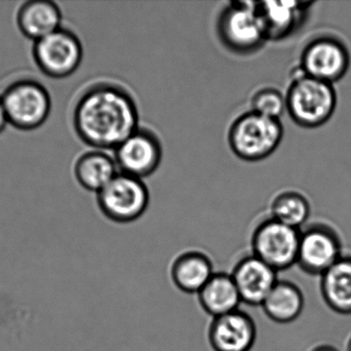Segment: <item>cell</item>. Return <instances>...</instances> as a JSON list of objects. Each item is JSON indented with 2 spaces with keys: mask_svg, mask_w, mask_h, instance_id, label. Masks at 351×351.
Returning a JSON list of instances; mask_svg holds the SVG:
<instances>
[{
  "mask_svg": "<svg viewBox=\"0 0 351 351\" xmlns=\"http://www.w3.org/2000/svg\"><path fill=\"white\" fill-rule=\"evenodd\" d=\"M221 44L238 55H250L268 42L254 8V1H232L217 20Z\"/></svg>",
  "mask_w": 351,
  "mask_h": 351,
  "instance_id": "cell-5",
  "label": "cell"
},
{
  "mask_svg": "<svg viewBox=\"0 0 351 351\" xmlns=\"http://www.w3.org/2000/svg\"><path fill=\"white\" fill-rule=\"evenodd\" d=\"M213 260L206 252L188 250L180 252L170 264L169 275L176 289L184 293H198L215 274Z\"/></svg>",
  "mask_w": 351,
  "mask_h": 351,
  "instance_id": "cell-15",
  "label": "cell"
},
{
  "mask_svg": "<svg viewBox=\"0 0 351 351\" xmlns=\"http://www.w3.org/2000/svg\"><path fill=\"white\" fill-rule=\"evenodd\" d=\"M350 65L346 46L334 36H318L302 51L298 69L312 79L332 84L340 81Z\"/></svg>",
  "mask_w": 351,
  "mask_h": 351,
  "instance_id": "cell-10",
  "label": "cell"
},
{
  "mask_svg": "<svg viewBox=\"0 0 351 351\" xmlns=\"http://www.w3.org/2000/svg\"><path fill=\"white\" fill-rule=\"evenodd\" d=\"M8 125H9V121H8L7 114H5V108H3V101L0 97V134L5 131Z\"/></svg>",
  "mask_w": 351,
  "mask_h": 351,
  "instance_id": "cell-23",
  "label": "cell"
},
{
  "mask_svg": "<svg viewBox=\"0 0 351 351\" xmlns=\"http://www.w3.org/2000/svg\"><path fill=\"white\" fill-rule=\"evenodd\" d=\"M250 110L261 116L280 121L287 112L285 95L275 88H262L252 95Z\"/></svg>",
  "mask_w": 351,
  "mask_h": 351,
  "instance_id": "cell-22",
  "label": "cell"
},
{
  "mask_svg": "<svg viewBox=\"0 0 351 351\" xmlns=\"http://www.w3.org/2000/svg\"><path fill=\"white\" fill-rule=\"evenodd\" d=\"M97 203L104 217L119 223L138 219L149 204V192L141 178L119 172L97 194Z\"/></svg>",
  "mask_w": 351,
  "mask_h": 351,
  "instance_id": "cell-6",
  "label": "cell"
},
{
  "mask_svg": "<svg viewBox=\"0 0 351 351\" xmlns=\"http://www.w3.org/2000/svg\"><path fill=\"white\" fill-rule=\"evenodd\" d=\"M199 305L213 318L240 309L241 298L230 273L215 272L197 293Z\"/></svg>",
  "mask_w": 351,
  "mask_h": 351,
  "instance_id": "cell-18",
  "label": "cell"
},
{
  "mask_svg": "<svg viewBox=\"0 0 351 351\" xmlns=\"http://www.w3.org/2000/svg\"><path fill=\"white\" fill-rule=\"evenodd\" d=\"M256 335L254 318L241 309L213 318L207 332L213 351H250Z\"/></svg>",
  "mask_w": 351,
  "mask_h": 351,
  "instance_id": "cell-12",
  "label": "cell"
},
{
  "mask_svg": "<svg viewBox=\"0 0 351 351\" xmlns=\"http://www.w3.org/2000/svg\"><path fill=\"white\" fill-rule=\"evenodd\" d=\"M301 230L269 217L254 228L250 239L252 254L277 272L297 265Z\"/></svg>",
  "mask_w": 351,
  "mask_h": 351,
  "instance_id": "cell-7",
  "label": "cell"
},
{
  "mask_svg": "<svg viewBox=\"0 0 351 351\" xmlns=\"http://www.w3.org/2000/svg\"><path fill=\"white\" fill-rule=\"evenodd\" d=\"M309 351H340L334 345L330 344H318L312 347Z\"/></svg>",
  "mask_w": 351,
  "mask_h": 351,
  "instance_id": "cell-24",
  "label": "cell"
},
{
  "mask_svg": "<svg viewBox=\"0 0 351 351\" xmlns=\"http://www.w3.org/2000/svg\"><path fill=\"white\" fill-rule=\"evenodd\" d=\"M313 5L311 1H254L267 40L274 42L297 32Z\"/></svg>",
  "mask_w": 351,
  "mask_h": 351,
  "instance_id": "cell-14",
  "label": "cell"
},
{
  "mask_svg": "<svg viewBox=\"0 0 351 351\" xmlns=\"http://www.w3.org/2000/svg\"><path fill=\"white\" fill-rule=\"evenodd\" d=\"M320 293L335 313L351 315V256H343L320 276Z\"/></svg>",
  "mask_w": 351,
  "mask_h": 351,
  "instance_id": "cell-17",
  "label": "cell"
},
{
  "mask_svg": "<svg viewBox=\"0 0 351 351\" xmlns=\"http://www.w3.org/2000/svg\"><path fill=\"white\" fill-rule=\"evenodd\" d=\"M270 209V217L299 230L307 223L311 213L308 199L295 191H287L277 195L271 203Z\"/></svg>",
  "mask_w": 351,
  "mask_h": 351,
  "instance_id": "cell-21",
  "label": "cell"
},
{
  "mask_svg": "<svg viewBox=\"0 0 351 351\" xmlns=\"http://www.w3.org/2000/svg\"><path fill=\"white\" fill-rule=\"evenodd\" d=\"M277 271L254 254L242 256L230 273L242 303L252 307L262 305L275 283L278 280Z\"/></svg>",
  "mask_w": 351,
  "mask_h": 351,
  "instance_id": "cell-13",
  "label": "cell"
},
{
  "mask_svg": "<svg viewBox=\"0 0 351 351\" xmlns=\"http://www.w3.org/2000/svg\"><path fill=\"white\" fill-rule=\"evenodd\" d=\"M285 100L287 112L293 122L306 129L326 124L337 106L334 85L307 77L299 69L293 75Z\"/></svg>",
  "mask_w": 351,
  "mask_h": 351,
  "instance_id": "cell-2",
  "label": "cell"
},
{
  "mask_svg": "<svg viewBox=\"0 0 351 351\" xmlns=\"http://www.w3.org/2000/svg\"><path fill=\"white\" fill-rule=\"evenodd\" d=\"M261 307L272 322L291 324L303 312L305 297L302 289L293 281L278 279Z\"/></svg>",
  "mask_w": 351,
  "mask_h": 351,
  "instance_id": "cell-19",
  "label": "cell"
},
{
  "mask_svg": "<svg viewBox=\"0 0 351 351\" xmlns=\"http://www.w3.org/2000/svg\"><path fill=\"white\" fill-rule=\"evenodd\" d=\"M118 173V166L114 158L98 149L83 154L75 164V180L85 190L97 194Z\"/></svg>",
  "mask_w": 351,
  "mask_h": 351,
  "instance_id": "cell-20",
  "label": "cell"
},
{
  "mask_svg": "<svg viewBox=\"0 0 351 351\" xmlns=\"http://www.w3.org/2000/svg\"><path fill=\"white\" fill-rule=\"evenodd\" d=\"M62 13L51 0H29L20 7L17 25L26 38L34 43L60 29Z\"/></svg>",
  "mask_w": 351,
  "mask_h": 351,
  "instance_id": "cell-16",
  "label": "cell"
},
{
  "mask_svg": "<svg viewBox=\"0 0 351 351\" xmlns=\"http://www.w3.org/2000/svg\"><path fill=\"white\" fill-rule=\"evenodd\" d=\"M9 125L22 131L42 127L50 117L52 99L47 88L36 80L20 79L0 95Z\"/></svg>",
  "mask_w": 351,
  "mask_h": 351,
  "instance_id": "cell-4",
  "label": "cell"
},
{
  "mask_svg": "<svg viewBox=\"0 0 351 351\" xmlns=\"http://www.w3.org/2000/svg\"><path fill=\"white\" fill-rule=\"evenodd\" d=\"M34 62L51 79L61 80L73 75L83 61L84 50L77 34L61 27L34 43Z\"/></svg>",
  "mask_w": 351,
  "mask_h": 351,
  "instance_id": "cell-8",
  "label": "cell"
},
{
  "mask_svg": "<svg viewBox=\"0 0 351 351\" xmlns=\"http://www.w3.org/2000/svg\"><path fill=\"white\" fill-rule=\"evenodd\" d=\"M136 102L128 90L112 82L86 88L73 110L79 138L98 151L116 149L139 128Z\"/></svg>",
  "mask_w": 351,
  "mask_h": 351,
  "instance_id": "cell-1",
  "label": "cell"
},
{
  "mask_svg": "<svg viewBox=\"0 0 351 351\" xmlns=\"http://www.w3.org/2000/svg\"><path fill=\"white\" fill-rule=\"evenodd\" d=\"M283 138L280 121L245 112L238 117L228 132V143L234 155L246 162H258L270 157Z\"/></svg>",
  "mask_w": 351,
  "mask_h": 351,
  "instance_id": "cell-3",
  "label": "cell"
},
{
  "mask_svg": "<svg viewBox=\"0 0 351 351\" xmlns=\"http://www.w3.org/2000/svg\"><path fill=\"white\" fill-rule=\"evenodd\" d=\"M342 256V241L334 228L315 223L302 230L297 266L306 274L320 277Z\"/></svg>",
  "mask_w": 351,
  "mask_h": 351,
  "instance_id": "cell-9",
  "label": "cell"
},
{
  "mask_svg": "<svg viewBox=\"0 0 351 351\" xmlns=\"http://www.w3.org/2000/svg\"><path fill=\"white\" fill-rule=\"evenodd\" d=\"M346 351H351V336L349 337L348 341H347Z\"/></svg>",
  "mask_w": 351,
  "mask_h": 351,
  "instance_id": "cell-25",
  "label": "cell"
},
{
  "mask_svg": "<svg viewBox=\"0 0 351 351\" xmlns=\"http://www.w3.org/2000/svg\"><path fill=\"white\" fill-rule=\"evenodd\" d=\"M163 157L159 137L147 128L139 127L114 149L119 172L143 178L159 168Z\"/></svg>",
  "mask_w": 351,
  "mask_h": 351,
  "instance_id": "cell-11",
  "label": "cell"
}]
</instances>
